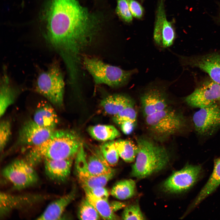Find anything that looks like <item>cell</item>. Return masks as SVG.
Here are the masks:
<instances>
[{
    "label": "cell",
    "instance_id": "obj_1",
    "mask_svg": "<svg viewBox=\"0 0 220 220\" xmlns=\"http://www.w3.org/2000/svg\"><path fill=\"white\" fill-rule=\"evenodd\" d=\"M44 20L43 35L47 46L62 59L68 78H78L83 54L100 29V17L77 0H50Z\"/></svg>",
    "mask_w": 220,
    "mask_h": 220
},
{
    "label": "cell",
    "instance_id": "obj_2",
    "mask_svg": "<svg viewBox=\"0 0 220 220\" xmlns=\"http://www.w3.org/2000/svg\"><path fill=\"white\" fill-rule=\"evenodd\" d=\"M82 145L79 137L74 131L55 130L43 143L32 147L27 160L33 165L42 159H74Z\"/></svg>",
    "mask_w": 220,
    "mask_h": 220
},
{
    "label": "cell",
    "instance_id": "obj_3",
    "mask_svg": "<svg viewBox=\"0 0 220 220\" xmlns=\"http://www.w3.org/2000/svg\"><path fill=\"white\" fill-rule=\"evenodd\" d=\"M137 145L138 152L131 172L132 177L145 178L161 170L168 163L169 155L164 147L143 138L138 140Z\"/></svg>",
    "mask_w": 220,
    "mask_h": 220
},
{
    "label": "cell",
    "instance_id": "obj_4",
    "mask_svg": "<svg viewBox=\"0 0 220 220\" xmlns=\"http://www.w3.org/2000/svg\"><path fill=\"white\" fill-rule=\"evenodd\" d=\"M35 91L55 106L63 105L65 89L64 75L59 64L54 60L45 70L40 72L34 83Z\"/></svg>",
    "mask_w": 220,
    "mask_h": 220
},
{
    "label": "cell",
    "instance_id": "obj_5",
    "mask_svg": "<svg viewBox=\"0 0 220 220\" xmlns=\"http://www.w3.org/2000/svg\"><path fill=\"white\" fill-rule=\"evenodd\" d=\"M82 63L96 85L104 84L113 88L125 85L136 71L123 70L95 57L84 56Z\"/></svg>",
    "mask_w": 220,
    "mask_h": 220
},
{
    "label": "cell",
    "instance_id": "obj_6",
    "mask_svg": "<svg viewBox=\"0 0 220 220\" xmlns=\"http://www.w3.org/2000/svg\"><path fill=\"white\" fill-rule=\"evenodd\" d=\"M146 124L151 132L161 138L169 137L180 131L185 125L183 116L168 107L145 117Z\"/></svg>",
    "mask_w": 220,
    "mask_h": 220
},
{
    "label": "cell",
    "instance_id": "obj_7",
    "mask_svg": "<svg viewBox=\"0 0 220 220\" xmlns=\"http://www.w3.org/2000/svg\"><path fill=\"white\" fill-rule=\"evenodd\" d=\"M2 174L17 189L29 187L38 180L37 174L27 159L15 160L4 168Z\"/></svg>",
    "mask_w": 220,
    "mask_h": 220
},
{
    "label": "cell",
    "instance_id": "obj_8",
    "mask_svg": "<svg viewBox=\"0 0 220 220\" xmlns=\"http://www.w3.org/2000/svg\"><path fill=\"white\" fill-rule=\"evenodd\" d=\"M202 173L200 165H187L172 174L164 182L162 188L166 192L177 193L185 191L200 178Z\"/></svg>",
    "mask_w": 220,
    "mask_h": 220
},
{
    "label": "cell",
    "instance_id": "obj_9",
    "mask_svg": "<svg viewBox=\"0 0 220 220\" xmlns=\"http://www.w3.org/2000/svg\"><path fill=\"white\" fill-rule=\"evenodd\" d=\"M165 0H158L156 13L153 38L160 46L167 48L171 46L175 38L173 25L167 17Z\"/></svg>",
    "mask_w": 220,
    "mask_h": 220
},
{
    "label": "cell",
    "instance_id": "obj_10",
    "mask_svg": "<svg viewBox=\"0 0 220 220\" xmlns=\"http://www.w3.org/2000/svg\"><path fill=\"white\" fill-rule=\"evenodd\" d=\"M193 120L198 134L204 135L212 134L220 127V103L200 108L194 113Z\"/></svg>",
    "mask_w": 220,
    "mask_h": 220
},
{
    "label": "cell",
    "instance_id": "obj_11",
    "mask_svg": "<svg viewBox=\"0 0 220 220\" xmlns=\"http://www.w3.org/2000/svg\"><path fill=\"white\" fill-rule=\"evenodd\" d=\"M185 100L189 105L201 108L220 101V84L211 79L205 82L196 88Z\"/></svg>",
    "mask_w": 220,
    "mask_h": 220
},
{
    "label": "cell",
    "instance_id": "obj_12",
    "mask_svg": "<svg viewBox=\"0 0 220 220\" xmlns=\"http://www.w3.org/2000/svg\"><path fill=\"white\" fill-rule=\"evenodd\" d=\"M75 157V170L82 186L89 188L105 186L115 174L116 171L115 169L109 174L102 175L96 176L92 174L86 166V152L82 145H81Z\"/></svg>",
    "mask_w": 220,
    "mask_h": 220
},
{
    "label": "cell",
    "instance_id": "obj_13",
    "mask_svg": "<svg viewBox=\"0 0 220 220\" xmlns=\"http://www.w3.org/2000/svg\"><path fill=\"white\" fill-rule=\"evenodd\" d=\"M40 194L13 195L5 192L0 194V216L3 218L12 211L28 207L48 197Z\"/></svg>",
    "mask_w": 220,
    "mask_h": 220
},
{
    "label": "cell",
    "instance_id": "obj_14",
    "mask_svg": "<svg viewBox=\"0 0 220 220\" xmlns=\"http://www.w3.org/2000/svg\"><path fill=\"white\" fill-rule=\"evenodd\" d=\"M55 130L40 126L33 119L28 120L20 128L16 145L32 147L38 145L46 141Z\"/></svg>",
    "mask_w": 220,
    "mask_h": 220
},
{
    "label": "cell",
    "instance_id": "obj_15",
    "mask_svg": "<svg viewBox=\"0 0 220 220\" xmlns=\"http://www.w3.org/2000/svg\"><path fill=\"white\" fill-rule=\"evenodd\" d=\"M187 63L205 72L212 80L220 84V52L191 57Z\"/></svg>",
    "mask_w": 220,
    "mask_h": 220
},
{
    "label": "cell",
    "instance_id": "obj_16",
    "mask_svg": "<svg viewBox=\"0 0 220 220\" xmlns=\"http://www.w3.org/2000/svg\"><path fill=\"white\" fill-rule=\"evenodd\" d=\"M73 159H44L46 175L54 182H61L65 181L70 175Z\"/></svg>",
    "mask_w": 220,
    "mask_h": 220
},
{
    "label": "cell",
    "instance_id": "obj_17",
    "mask_svg": "<svg viewBox=\"0 0 220 220\" xmlns=\"http://www.w3.org/2000/svg\"><path fill=\"white\" fill-rule=\"evenodd\" d=\"M141 102L145 117L168 107L164 94L157 89H152L144 94L141 97Z\"/></svg>",
    "mask_w": 220,
    "mask_h": 220
},
{
    "label": "cell",
    "instance_id": "obj_18",
    "mask_svg": "<svg viewBox=\"0 0 220 220\" xmlns=\"http://www.w3.org/2000/svg\"><path fill=\"white\" fill-rule=\"evenodd\" d=\"M0 80V116L1 118L7 108L15 102L20 92L19 87L14 85L6 71L3 68Z\"/></svg>",
    "mask_w": 220,
    "mask_h": 220
},
{
    "label": "cell",
    "instance_id": "obj_19",
    "mask_svg": "<svg viewBox=\"0 0 220 220\" xmlns=\"http://www.w3.org/2000/svg\"><path fill=\"white\" fill-rule=\"evenodd\" d=\"M33 120L39 126L52 130H55L59 122L54 108L50 103L45 101L38 103Z\"/></svg>",
    "mask_w": 220,
    "mask_h": 220
},
{
    "label": "cell",
    "instance_id": "obj_20",
    "mask_svg": "<svg viewBox=\"0 0 220 220\" xmlns=\"http://www.w3.org/2000/svg\"><path fill=\"white\" fill-rule=\"evenodd\" d=\"M75 196L76 189L73 188L68 194L50 203L37 219H59L66 207L74 199Z\"/></svg>",
    "mask_w": 220,
    "mask_h": 220
},
{
    "label": "cell",
    "instance_id": "obj_21",
    "mask_svg": "<svg viewBox=\"0 0 220 220\" xmlns=\"http://www.w3.org/2000/svg\"><path fill=\"white\" fill-rule=\"evenodd\" d=\"M220 185V156L214 161L213 171L207 182L191 204L185 213L188 214L213 192Z\"/></svg>",
    "mask_w": 220,
    "mask_h": 220
},
{
    "label": "cell",
    "instance_id": "obj_22",
    "mask_svg": "<svg viewBox=\"0 0 220 220\" xmlns=\"http://www.w3.org/2000/svg\"><path fill=\"white\" fill-rule=\"evenodd\" d=\"M86 160L88 170L94 175L106 174L114 170L106 162L100 150H96L88 156L86 153Z\"/></svg>",
    "mask_w": 220,
    "mask_h": 220
},
{
    "label": "cell",
    "instance_id": "obj_23",
    "mask_svg": "<svg viewBox=\"0 0 220 220\" xmlns=\"http://www.w3.org/2000/svg\"><path fill=\"white\" fill-rule=\"evenodd\" d=\"M132 102V100L127 96L118 94L106 97L101 101L100 104L106 113L114 116L121 112Z\"/></svg>",
    "mask_w": 220,
    "mask_h": 220
},
{
    "label": "cell",
    "instance_id": "obj_24",
    "mask_svg": "<svg viewBox=\"0 0 220 220\" xmlns=\"http://www.w3.org/2000/svg\"><path fill=\"white\" fill-rule=\"evenodd\" d=\"M86 197L95 208L101 217L103 219L115 220L119 217L112 210L108 200L98 197L94 195L86 187H82Z\"/></svg>",
    "mask_w": 220,
    "mask_h": 220
},
{
    "label": "cell",
    "instance_id": "obj_25",
    "mask_svg": "<svg viewBox=\"0 0 220 220\" xmlns=\"http://www.w3.org/2000/svg\"><path fill=\"white\" fill-rule=\"evenodd\" d=\"M88 131L93 138L102 141L113 140L120 135L119 130L111 125H97L91 126L88 128Z\"/></svg>",
    "mask_w": 220,
    "mask_h": 220
},
{
    "label": "cell",
    "instance_id": "obj_26",
    "mask_svg": "<svg viewBox=\"0 0 220 220\" xmlns=\"http://www.w3.org/2000/svg\"><path fill=\"white\" fill-rule=\"evenodd\" d=\"M136 192V184L131 179L120 181L115 184L111 190V195L119 200H125L133 197Z\"/></svg>",
    "mask_w": 220,
    "mask_h": 220
},
{
    "label": "cell",
    "instance_id": "obj_27",
    "mask_svg": "<svg viewBox=\"0 0 220 220\" xmlns=\"http://www.w3.org/2000/svg\"><path fill=\"white\" fill-rule=\"evenodd\" d=\"M115 145L118 154L127 162H132L135 159L138 152L137 145L128 140L119 139L115 141Z\"/></svg>",
    "mask_w": 220,
    "mask_h": 220
},
{
    "label": "cell",
    "instance_id": "obj_28",
    "mask_svg": "<svg viewBox=\"0 0 220 220\" xmlns=\"http://www.w3.org/2000/svg\"><path fill=\"white\" fill-rule=\"evenodd\" d=\"M77 216L80 220H99L100 216L90 201L86 197L79 207Z\"/></svg>",
    "mask_w": 220,
    "mask_h": 220
},
{
    "label": "cell",
    "instance_id": "obj_29",
    "mask_svg": "<svg viewBox=\"0 0 220 220\" xmlns=\"http://www.w3.org/2000/svg\"><path fill=\"white\" fill-rule=\"evenodd\" d=\"M115 141H106L100 147V150L105 159L110 166L116 165L118 161L119 156L116 150Z\"/></svg>",
    "mask_w": 220,
    "mask_h": 220
},
{
    "label": "cell",
    "instance_id": "obj_30",
    "mask_svg": "<svg viewBox=\"0 0 220 220\" xmlns=\"http://www.w3.org/2000/svg\"><path fill=\"white\" fill-rule=\"evenodd\" d=\"M134 105L132 102L120 112L113 116V121L119 125L126 121H130L136 123L137 113Z\"/></svg>",
    "mask_w": 220,
    "mask_h": 220
},
{
    "label": "cell",
    "instance_id": "obj_31",
    "mask_svg": "<svg viewBox=\"0 0 220 220\" xmlns=\"http://www.w3.org/2000/svg\"><path fill=\"white\" fill-rule=\"evenodd\" d=\"M138 203L126 206L123 212V220H144L145 218Z\"/></svg>",
    "mask_w": 220,
    "mask_h": 220
},
{
    "label": "cell",
    "instance_id": "obj_32",
    "mask_svg": "<svg viewBox=\"0 0 220 220\" xmlns=\"http://www.w3.org/2000/svg\"><path fill=\"white\" fill-rule=\"evenodd\" d=\"M116 11L118 16L124 22L130 23L132 21L133 16L127 0H117Z\"/></svg>",
    "mask_w": 220,
    "mask_h": 220
},
{
    "label": "cell",
    "instance_id": "obj_33",
    "mask_svg": "<svg viewBox=\"0 0 220 220\" xmlns=\"http://www.w3.org/2000/svg\"><path fill=\"white\" fill-rule=\"evenodd\" d=\"M11 123L8 120H3L0 123V150L4 149L11 134Z\"/></svg>",
    "mask_w": 220,
    "mask_h": 220
},
{
    "label": "cell",
    "instance_id": "obj_34",
    "mask_svg": "<svg viewBox=\"0 0 220 220\" xmlns=\"http://www.w3.org/2000/svg\"><path fill=\"white\" fill-rule=\"evenodd\" d=\"M127 0L132 16L138 19L141 18L144 15V10L140 3L135 0Z\"/></svg>",
    "mask_w": 220,
    "mask_h": 220
},
{
    "label": "cell",
    "instance_id": "obj_35",
    "mask_svg": "<svg viewBox=\"0 0 220 220\" xmlns=\"http://www.w3.org/2000/svg\"><path fill=\"white\" fill-rule=\"evenodd\" d=\"M83 187V186H82ZM86 187L94 195L102 199L108 200L109 193L104 186H98L92 188Z\"/></svg>",
    "mask_w": 220,
    "mask_h": 220
},
{
    "label": "cell",
    "instance_id": "obj_36",
    "mask_svg": "<svg viewBox=\"0 0 220 220\" xmlns=\"http://www.w3.org/2000/svg\"><path fill=\"white\" fill-rule=\"evenodd\" d=\"M135 123L130 121L122 123L120 126L123 132L126 135L130 134L134 129Z\"/></svg>",
    "mask_w": 220,
    "mask_h": 220
},
{
    "label": "cell",
    "instance_id": "obj_37",
    "mask_svg": "<svg viewBox=\"0 0 220 220\" xmlns=\"http://www.w3.org/2000/svg\"><path fill=\"white\" fill-rule=\"evenodd\" d=\"M109 204L112 210L114 212L125 207L126 206L125 203L117 201H112L109 203Z\"/></svg>",
    "mask_w": 220,
    "mask_h": 220
},
{
    "label": "cell",
    "instance_id": "obj_38",
    "mask_svg": "<svg viewBox=\"0 0 220 220\" xmlns=\"http://www.w3.org/2000/svg\"><path fill=\"white\" fill-rule=\"evenodd\" d=\"M219 12L218 15L217 17V21L220 24V7Z\"/></svg>",
    "mask_w": 220,
    "mask_h": 220
},
{
    "label": "cell",
    "instance_id": "obj_39",
    "mask_svg": "<svg viewBox=\"0 0 220 220\" xmlns=\"http://www.w3.org/2000/svg\"><path fill=\"white\" fill-rule=\"evenodd\" d=\"M141 2H143L145 0H140Z\"/></svg>",
    "mask_w": 220,
    "mask_h": 220
}]
</instances>
